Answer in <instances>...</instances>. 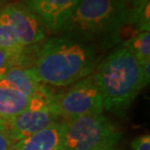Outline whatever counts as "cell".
<instances>
[{
  "label": "cell",
  "mask_w": 150,
  "mask_h": 150,
  "mask_svg": "<svg viewBox=\"0 0 150 150\" xmlns=\"http://www.w3.org/2000/svg\"><path fill=\"white\" fill-rule=\"evenodd\" d=\"M98 49L93 44L60 35L42 45L30 66L41 83L65 87L95 71L101 60Z\"/></svg>",
  "instance_id": "obj_1"
},
{
  "label": "cell",
  "mask_w": 150,
  "mask_h": 150,
  "mask_svg": "<svg viewBox=\"0 0 150 150\" xmlns=\"http://www.w3.org/2000/svg\"><path fill=\"white\" fill-rule=\"evenodd\" d=\"M130 8L123 0H79L62 35L100 47L113 46L129 25Z\"/></svg>",
  "instance_id": "obj_2"
},
{
  "label": "cell",
  "mask_w": 150,
  "mask_h": 150,
  "mask_svg": "<svg viewBox=\"0 0 150 150\" xmlns=\"http://www.w3.org/2000/svg\"><path fill=\"white\" fill-rule=\"evenodd\" d=\"M103 110L123 113L144 87L141 65L122 45L101 59L93 72Z\"/></svg>",
  "instance_id": "obj_3"
},
{
  "label": "cell",
  "mask_w": 150,
  "mask_h": 150,
  "mask_svg": "<svg viewBox=\"0 0 150 150\" xmlns=\"http://www.w3.org/2000/svg\"><path fill=\"white\" fill-rule=\"evenodd\" d=\"M62 150H100L114 147L122 133L103 113L65 121Z\"/></svg>",
  "instance_id": "obj_4"
},
{
  "label": "cell",
  "mask_w": 150,
  "mask_h": 150,
  "mask_svg": "<svg viewBox=\"0 0 150 150\" xmlns=\"http://www.w3.org/2000/svg\"><path fill=\"white\" fill-rule=\"evenodd\" d=\"M50 105L54 112L63 121L103 113V105L94 74L89 75L81 81L60 93H52Z\"/></svg>",
  "instance_id": "obj_5"
},
{
  "label": "cell",
  "mask_w": 150,
  "mask_h": 150,
  "mask_svg": "<svg viewBox=\"0 0 150 150\" xmlns=\"http://www.w3.org/2000/svg\"><path fill=\"white\" fill-rule=\"evenodd\" d=\"M53 92L31 98L28 107L8 123L4 124L14 143L58 122L59 116L50 105Z\"/></svg>",
  "instance_id": "obj_6"
},
{
  "label": "cell",
  "mask_w": 150,
  "mask_h": 150,
  "mask_svg": "<svg viewBox=\"0 0 150 150\" xmlns=\"http://www.w3.org/2000/svg\"><path fill=\"white\" fill-rule=\"evenodd\" d=\"M12 28L18 42L24 49H30L45 39L44 25L27 5L11 2L6 6Z\"/></svg>",
  "instance_id": "obj_7"
},
{
  "label": "cell",
  "mask_w": 150,
  "mask_h": 150,
  "mask_svg": "<svg viewBox=\"0 0 150 150\" xmlns=\"http://www.w3.org/2000/svg\"><path fill=\"white\" fill-rule=\"evenodd\" d=\"M78 2L79 0H27L25 5L39 18L46 28L60 33Z\"/></svg>",
  "instance_id": "obj_8"
},
{
  "label": "cell",
  "mask_w": 150,
  "mask_h": 150,
  "mask_svg": "<svg viewBox=\"0 0 150 150\" xmlns=\"http://www.w3.org/2000/svg\"><path fill=\"white\" fill-rule=\"evenodd\" d=\"M0 81L20 91L28 98H33L50 92L47 85H44L38 81L31 66L27 63L13 65Z\"/></svg>",
  "instance_id": "obj_9"
},
{
  "label": "cell",
  "mask_w": 150,
  "mask_h": 150,
  "mask_svg": "<svg viewBox=\"0 0 150 150\" xmlns=\"http://www.w3.org/2000/svg\"><path fill=\"white\" fill-rule=\"evenodd\" d=\"M65 121H58L16 142L13 150H62Z\"/></svg>",
  "instance_id": "obj_10"
},
{
  "label": "cell",
  "mask_w": 150,
  "mask_h": 150,
  "mask_svg": "<svg viewBox=\"0 0 150 150\" xmlns=\"http://www.w3.org/2000/svg\"><path fill=\"white\" fill-rule=\"evenodd\" d=\"M31 98L0 81V123L6 124L28 107Z\"/></svg>",
  "instance_id": "obj_11"
},
{
  "label": "cell",
  "mask_w": 150,
  "mask_h": 150,
  "mask_svg": "<svg viewBox=\"0 0 150 150\" xmlns=\"http://www.w3.org/2000/svg\"><path fill=\"white\" fill-rule=\"evenodd\" d=\"M0 47L18 56L27 58L29 49H24L18 42L9 20L6 6L0 10Z\"/></svg>",
  "instance_id": "obj_12"
},
{
  "label": "cell",
  "mask_w": 150,
  "mask_h": 150,
  "mask_svg": "<svg viewBox=\"0 0 150 150\" xmlns=\"http://www.w3.org/2000/svg\"><path fill=\"white\" fill-rule=\"evenodd\" d=\"M122 46L139 62L150 60V33L148 31L136 33L135 36L124 42Z\"/></svg>",
  "instance_id": "obj_13"
},
{
  "label": "cell",
  "mask_w": 150,
  "mask_h": 150,
  "mask_svg": "<svg viewBox=\"0 0 150 150\" xmlns=\"http://www.w3.org/2000/svg\"><path fill=\"white\" fill-rule=\"evenodd\" d=\"M150 2L147 1L136 7L130 8L129 25L135 27L138 33L145 32L150 29Z\"/></svg>",
  "instance_id": "obj_14"
},
{
  "label": "cell",
  "mask_w": 150,
  "mask_h": 150,
  "mask_svg": "<svg viewBox=\"0 0 150 150\" xmlns=\"http://www.w3.org/2000/svg\"><path fill=\"white\" fill-rule=\"evenodd\" d=\"M25 57L18 56L0 47V81L13 65L19 63H27Z\"/></svg>",
  "instance_id": "obj_15"
},
{
  "label": "cell",
  "mask_w": 150,
  "mask_h": 150,
  "mask_svg": "<svg viewBox=\"0 0 150 150\" xmlns=\"http://www.w3.org/2000/svg\"><path fill=\"white\" fill-rule=\"evenodd\" d=\"M14 144L5 125L0 123V150H13Z\"/></svg>",
  "instance_id": "obj_16"
},
{
  "label": "cell",
  "mask_w": 150,
  "mask_h": 150,
  "mask_svg": "<svg viewBox=\"0 0 150 150\" xmlns=\"http://www.w3.org/2000/svg\"><path fill=\"white\" fill-rule=\"evenodd\" d=\"M132 150H150V136L142 135L131 142Z\"/></svg>",
  "instance_id": "obj_17"
},
{
  "label": "cell",
  "mask_w": 150,
  "mask_h": 150,
  "mask_svg": "<svg viewBox=\"0 0 150 150\" xmlns=\"http://www.w3.org/2000/svg\"><path fill=\"white\" fill-rule=\"evenodd\" d=\"M141 65V73H142V78L144 85H148L150 81V60L144 62H140Z\"/></svg>",
  "instance_id": "obj_18"
},
{
  "label": "cell",
  "mask_w": 150,
  "mask_h": 150,
  "mask_svg": "<svg viewBox=\"0 0 150 150\" xmlns=\"http://www.w3.org/2000/svg\"><path fill=\"white\" fill-rule=\"evenodd\" d=\"M126 4H132V7H136V6H139L140 4H143V3L149 1V0H123ZM129 7V8H132Z\"/></svg>",
  "instance_id": "obj_19"
},
{
  "label": "cell",
  "mask_w": 150,
  "mask_h": 150,
  "mask_svg": "<svg viewBox=\"0 0 150 150\" xmlns=\"http://www.w3.org/2000/svg\"><path fill=\"white\" fill-rule=\"evenodd\" d=\"M14 2V0H0V10L3 9L5 6H7L9 3Z\"/></svg>",
  "instance_id": "obj_20"
},
{
  "label": "cell",
  "mask_w": 150,
  "mask_h": 150,
  "mask_svg": "<svg viewBox=\"0 0 150 150\" xmlns=\"http://www.w3.org/2000/svg\"><path fill=\"white\" fill-rule=\"evenodd\" d=\"M100 150H116L114 147H110V148H103V149H100Z\"/></svg>",
  "instance_id": "obj_21"
}]
</instances>
